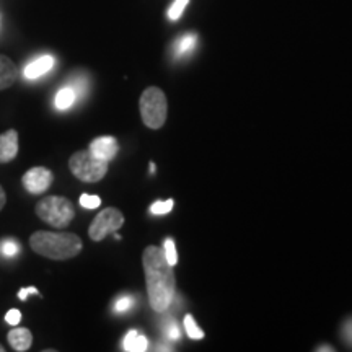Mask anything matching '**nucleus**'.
Listing matches in <instances>:
<instances>
[{"label":"nucleus","mask_w":352,"mask_h":352,"mask_svg":"<svg viewBox=\"0 0 352 352\" xmlns=\"http://www.w3.org/2000/svg\"><path fill=\"white\" fill-rule=\"evenodd\" d=\"M0 352H6V347H3L2 344H0Z\"/></svg>","instance_id":"obj_30"},{"label":"nucleus","mask_w":352,"mask_h":352,"mask_svg":"<svg viewBox=\"0 0 352 352\" xmlns=\"http://www.w3.org/2000/svg\"><path fill=\"white\" fill-rule=\"evenodd\" d=\"M96 158L104 162H111L114 157L118 155V151H120V144L118 140L113 138V135H100L95 140H91L90 148H88Z\"/></svg>","instance_id":"obj_8"},{"label":"nucleus","mask_w":352,"mask_h":352,"mask_svg":"<svg viewBox=\"0 0 352 352\" xmlns=\"http://www.w3.org/2000/svg\"><path fill=\"white\" fill-rule=\"evenodd\" d=\"M80 206L85 209H96L101 206V199L98 196L91 195H82L80 196Z\"/></svg>","instance_id":"obj_22"},{"label":"nucleus","mask_w":352,"mask_h":352,"mask_svg":"<svg viewBox=\"0 0 352 352\" xmlns=\"http://www.w3.org/2000/svg\"><path fill=\"white\" fill-rule=\"evenodd\" d=\"M196 43H197V36L195 33L184 34V36H182L175 43V56L182 57L184 54H188V52L196 46Z\"/></svg>","instance_id":"obj_15"},{"label":"nucleus","mask_w":352,"mask_h":352,"mask_svg":"<svg viewBox=\"0 0 352 352\" xmlns=\"http://www.w3.org/2000/svg\"><path fill=\"white\" fill-rule=\"evenodd\" d=\"M175 206V201L173 199H166V201H155L153 204L151 206V212L153 215H164V214H168L171 209H173Z\"/></svg>","instance_id":"obj_17"},{"label":"nucleus","mask_w":352,"mask_h":352,"mask_svg":"<svg viewBox=\"0 0 352 352\" xmlns=\"http://www.w3.org/2000/svg\"><path fill=\"white\" fill-rule=\"evenodd\" d=\"M69 168L83 183H98L108 173V162L96 158L90 151H78L70 157Z\"/></svg>","instance_id":"obj_5"},{"label":"nucleus","mask_w":352,"mask_h":352,"mask_svg":"<svg viewBox=\"0 0 352 352\" xmlns=\"http://www.w3.org/2000/svg\"><path fill=\"white\" fill-rule=\"evenodd\" d=\"M188 2H189V0H175L173 6H171L170 10H168V19L171 21L178 20L179 16H182V13L184 12V8H186Z\"/></svg>","instance_id":"obj_19"},{"label":"nucleus","mask_w":352,"mask_h":352,"mask_svg":"<svg viewBox=\"0 0 352 352\" xmlns=\"http://www.w3.org/2000/svg\"><path fill=\"white\" fill-rule=\"evenodd\" d=\"M30 294H34V296H39V290L36 289V287H23V289H20V292H19V298L21 302H25L26 300V297L30 296Z\"/></svg>","instance_id":"obj_26"},{"label":"nucleus","mask_w":352,"mask_h":352,"mask_svg":"<svg viewBox=\"0 0 352 352\" xmlns=\"http://www.w3.org/2000/svg\"><path fill=\"white\" fill-rule=\"evenodd\" d=\"M341 338L344 340V342L349 347H352V316L344 320L341 327Z\"/></svg>","instance_id":"obj_21"},{"label":"nucleus","mask_w":352,"mask_h":352,"mask_svg":"<svg viewBox=\"0 0 352 352\" xmlns=\"http://www.w3.org/2000/svg\"><path fill=\"white\" fill-rule=\"evenodd\" d=\"M54 67V57L52 56H41L38 59H34L33 63H30L26 65L23 74L26 78L30 80H34V78H39L44 74H47L50 70Z\"/></svg>","instance_id":"obj_12"},{"label":"nucleus","mask_w":352,"mask_h":352,"mask_svg":"<svg viewBox=\"0 0 352 352\" xmlns=\"http://www.w3.org/2000/svg\"><path fill=\"white\" fill-rule=\"evenodd\" d=\"M19 155V132L8 129L0 134V164H8Z\"/></svg>","instance_id":"obj_9"},{"label":"nucleus","mask_w":352,"mask_h":352,"mask_svg":"<svg viewBox=\"0 0 352 352\" xmlns=\"http://www.w3.org/2000/svg\"><path fill=\"white\" fill-rule=\"evenodd\" d=\"M139 108L144 124L147 127L160 129L165 124L166 114H168V103H166L164 90H160L158 87L145 88L144 94L140 95Z\"/></svg>","instance_id":"obj_4"},{"label":"nucleus","mask_w":352,"mask_h":352,"mask_svg":"<svg viewBox=\"0 0 352 352\" xmlns=\"http://www.w3.org/2000/svg\"><path fill=\"white\" fill-rule=\"evenodd\" d=\"M122 346H124V351L127 352H144L148 349V340L132 329V331L126 334Z\"/></svg>","instance_id":"obj_13"},{"label":"nucleus","mask_w":352,"mask_h":352,"mask_svg":"<svg viewBox=\"0 0 352 352\" xmlns=\"http://www.w3.org/2000/svg\"><path fill=\"white\" fill-rule=\"evenodd\" d=\"M164 333H165V336L168 338V340H178V338H179L178 324H176L173 320L166 321L165 327H164Z\"/></svg>","instance_id":"obj_24"},{"label":"nucleus","mask_w":352,"mask_h":352,"mask_svg":"<svg viewBox=\"0 0 352 352\" xmlns=\"http://www.w3.org/2000/svg\"><path fill=\"white\" fill-rule=\"evenodd\" d=\"M6 202H7V195L6 191H3V188L0 186V210L6 208Z\"/></svg>","instance_id":"obj_27"},{"label":"nucleus","mask_w":352,"mask_h":352,"mask_svg":"<svg viewBox=\"0 0 352 352\" xmlns=\"http://www.w3.org/2000/svg\"><path fill=\"white\" fill-rule=\"evenodd\" d=\"M36 215L54 228H65L76 217V208L70 199L63 196L43 197L36 204Z\"/></svg>","instance_id":"obj_3"},{"label":"nucleus","mask_w":352,"mask_h":352,"mask_svg":"<svg viewBox=\"0 0 352 352\" xmlns=\"http://www.w3.org/2000/svg\"><path fill=\"white\" fill-rule=\"evenodd\" d=\"M6 321L8 324H12V327H19V323L21 321V311L16 310V308L8 310L6 315Z\"/></svg>","instance_id":"obj_25"},{"label":"nucleus","mask_w":352,"mask_h":352,"mask_svg":"<svg viewBox=\"0 0 352 352\" xmlns=\"http://www.w3.org/2000/svg\"><path fill=\"white\" fill-rule=\"evenodd\" d=\"M20 246L16 243V240H6L2 245H0V252H2L3 256L12 258L19 253Z\"/></svg>","instance_id":"obj_20"},{"label":"nucleus","mask_w":352,"mask_h":352,"mask_svg":"<svg viewBox=\"0 0 352 352\" xmlns=\"http://www.w3.org/2000/svg\"><path fill=\"white\" fill-rule=\"evenodd\" d=\"M316 351H318V352H333V351H334V347L323 344L321 347H316Z\"/></svg>","instance_id":"obj_28"},{"label":"nucleus","mask_w":352,"mask_h":352,"mask_svg":"<svg viewBox=\"0 0 352 352\" xmlns=\"http://www.w3.org/2000/svg\"><path fill=\"white\" fill-rule=\"evenodd\" d=\"M7 340H8V344L12 346L13 351L25 352V351H28L33 344V334L28 328L13 327L12 331L8 333Z\"/></svg>","instance_id":"obj_11"},{"label":"nucleus","mask_w":352,"mask_h":352,"mask_svg":"<svg viewBox=\"0 0 352 352\" xmlns=\"http://www.w3.org/2000/svg\"><path fill=\"white\" fill-rule=\"evenodd\" d=\"M153 171H155V165L151 164V173H153Z\"/></svg>","instance_id":"obj_29"},{"label":"nucleus","mask_w":352,"mask_h":352,"mask_svg":"<svg viewBox=\"0 0 352 352\" xmlns=\"http://www.w3.org/2000/svg\"><path fill=\"white\" fill-rule=\"evenodd\" d=\"M124 223V215L121 210L108 208L96 215L91 222L90 228H88V236L94 241L104 240L109 233H116Z\"/></svg>","instance_id":"obj_6"},{"label":"nucleus","mask_w":352,"mask_h":352,"mask_svg":"<svg viewBox=\"0 0 352 352\" xmlns=\"http://www.w3.org/2000/svg\"><path fill=\"white\" fill-rule=\"evenodd\" d=\"M145 285L148 302L155 311H166L175 298V272L165 252L158 246H147L142 254Z\"/></svg>","instance_id":"obj_1"},{"label":"nucleus","mask_w":352,"mask_h":352,"mask_svg":"<svg viewBox=\"0 0 352 352\" xmlns=\"http://www.w3.org/2000/svg\"><path fill=\"white\" fill-rule=\"evenodd\" d=\"M184 329H186V334L191 340H202V338H204V333H202V329L197 327L195 318H192L191 315L184 316Z\"/></svg>","instance_id":"obj_16"},{"label":"nucleus","mask_w":352,"mask_h":352,"mask_svg":"<svg viewBox=\"0 0 352 352\" xmlns=\"http://www.w3.org/2000/svg\"><path fill=\"white\" fill-rule=\"evenodd\" d=\"M164 252H165L166 259H168V263L171 264V266H175V264L178 263V253H176V245H175L173 239H166L165 240Z\"/></svg>","instance_id":"obj_18"},{"label":"nucleus","mask_w":352,"mask_h":352,"mask_svg":"<svg viewBox=\"0 0 352 352\" xmlns=\"http://www.w3.org/2000/svg\"><path fill=\"white\" fill-rule=\"evenodd\" d=\"M19 80V67L8 56L0 54V90H7Z\"/></svg>","instance_id":"obj_10"},{"label":"nucleus","mask_w":352,"mask_h":352,"mask_svg":"<svg viewBox=\"0 0 352 352\" xmlns=\"http://www.w3.org/2000/svg\"><path fill=\"white\" fill-rule=\"evenodd\" d=\"M52 182H54V176H52V171L47 170L46 166H33L21 178L23 188L28 192H32V195H43V192H46Z\"/></svg>","instance_id":"obj_7"},{"label":"nucleus","mask_w":352,"mask_h":352,"mask_svg":"<svg viewBox=\"0 0 352 352\" xmlns=\"http://www.w3.org/2000/svg\"><path fill=\"white\" fill-rule=\"evenodd\" d=\"M30 246L39 256L65 261L76 258L82 252L83 243L76 233L39 230L30 236Z\"/></svg>","instance_id":"obj_2"},{"label":"nucleus","mask_w":352,"mask_h":352,"mask_svg":"<svg viewBox=\"0 0 352 352\" xmlns=\"http://www.w3.org/2000/svg\"><path fill=\"white\" fill-rule=\"evenodd\" d=\"M77 100V94L72 87H64L60 88L59 91L56 94L54 98V107L59 109V111H64V109H69L76 103Z\"/></svg>","instance_id":"obj_14"},{"label":"nucleus","mask_w":352,"mask_h":352,"mask_svg":"<svg viewBox=\"0 0 352 352\" xmlns=\"http://www.w3.org/2000/svg\"><path fill=\"white\" fill-rule=\"evenodd\" d=\"M132 305H134V298L131 296H122L118 298L116 303H114V310L122 314V311H127L129 308H132Z\"/></svg>","instance_id":"obj_23"}]
</instances>
